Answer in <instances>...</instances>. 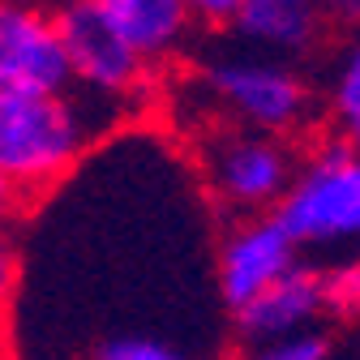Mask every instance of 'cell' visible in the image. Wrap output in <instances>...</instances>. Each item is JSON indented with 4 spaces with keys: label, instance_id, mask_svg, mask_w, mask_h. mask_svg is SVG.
<instances>
[{
    "label": "cell",
    "instance_id": "cell-11",
    "mask_svg": "<svg viewBox=\"0 0 360 360\" xmlns=\"http://www.w3.org/2000/svg\"><path fill=\"white\" fill-rule=\"evenodd\" d=\"M326 120L335 138L360 150V30L339 48L326 73Z\"/></svg>",
    "mask_w": 360,
    "mask_h": 360
},
{
    "label": "cell",
    "instance_id": "cell-8",
    "mask_svg": "<svg viewBox=\"0 0 360 360\" xmlns=\"http://www.w3.org/2000/svg\"><path fill=\"white\" fill-rule=\"evenodd\" d=\"M326 313L322 296V270L296 262L288 275H279L266 292H257L249 304H240L232 318L240 330V343H266V339H288L318 330V318Z\"/></svg>",
    "mask_w": 360,
    "mask_h": 360
},
{
    "label": "cell",
    "instance_id": "cell-12",
    "mask_svg": "<svg viewBox=\"0 0 360 360\" xmlns=\"http://www.w3.org/2000/svg\"><path fill=\"white\" fill-rule=\"evenodd\" d=\"M90 360H198V356L189 347H180L176 339L146 335V330H124V335L99 339Z\"/></svg>",
    "mask_w": 360,
    "mask_h": 360
},
{
    "label": "cell",
    "instance_id": "cell-18",
    "mask_svg": "<svg viewBox=\"0 0 360 360\" xmlns=\"http://www.w3.org/2000/svg\"><path fill=\"white\" fill-rule=\"evenodd\" d=\"M18 210H22V198H18V193L5 185V176H0V228H9Z\"/></svg>",
    "mask_w": 360,
    "mask_h": 360
},
{
    "label": "cell",
    "instance_id": "cell-17",
    "mask_svg": "<svg viewBox=\"0 0 360 360\" xmlns=\"http://www.w3.org/2000/svg\"><path fill=\"white\" fill-rule=\"evenodd\" d=\"M326 26H343V30H360V0H322Z\"/></svg>",
    "mask_w": 360,
    "mask_h": 360
},
{
    "label": "cell",
    "instance_id": "cell-19",
    "mask_svg": "<svg viewBox=\"0 0 360 360\" xmlns=\"http://www.w3.org/2000/svg\"><path fill=\"white\" fill-rule=\"evenodd\" d=\"M0 313H5V309H0ZM0 347H5V318H0Z\"/></svg>",
    "mask_w": 360,
    "mask_h": 360
},
{
    "label": "cell",
    "instance_id": "cell-2",
    "mask_svg": "<svg viewBox=\"0 0 360 360\" xmlns=\"http://www.w3.org/2000/svg\"><path fill=\"white\" fill-rule=\"evenodd\" d=\"M202 95L223 124L292 138L313 120V90L296 65L249 48L219 52L202 65Z\"/></svg>",
    "mask_w": 360,
    "mask_h": 360
},
{
    "label": "cell",
    "instance_id": "cell-1",
    "mask_svg": "<svg viewBox=\"0 0 360 360\" xmlns=\"http://www.w3.org/2000/svg\"><path fill=\"white\" fill-rule=\"evenodd\" d=\"M103 99L90 103L69 95H22L0 90V176L26 202L34 193H48L52 185L82 163L99 133Z\"/></svg>",
    "mask_w": 360,
    "mask_h": 360
},
{
    "label": "cell",
    "instance_id": "cell-3",
    "mask_svg": "<svg viewBox=\"0 0 360 360\" xmlns=\"http://www.w3.org/2000/svg\"><path fill=\"white\" fill-rule=\"evenodd\" d=\"M296 249L360 253V150L326 138L296 163V176L275 210Z\"/></svg>",
    "mask_w": 360,
    "mask_h": 360
},
{
    "label": "cell",
    "instance_id": "cell-16",
    "mask_svg": "<svg viewBox=\"0 0 360 360\" xmlns=\"http://www.w3.org/2000/svg\"><path fill=\"white\" fill-rule=\"evenodd\" d=\"M185 5V13L202 26H232L236 9L245 5V0H180Z\"/></svg>",
    "mask_w": 360,
    "mask_h": 360
},
{
    "label": "cell",
    "instance_id": "cell-9",
    "mask_svg": "<svg viewBox=\"0 0 360 360\" xmlns=\"http://www.w3.org/2000/svg\"><path fill=\"white\" fill-rule=\"evenodd\" d=\"M228 30L240 48L292 65L322 43L326 13L322 0H245Z\"/></svg>",
    "mask_w": 360,
    "mask_h": 360
},
{
    "label": "cell",
    "instance_id": "cell-14",
    "mask_svg": "<svg viewBox=\"0 0 360 360\" xmlns=\"http://www.w3.org/2000/svg\"><path fill=\"white\" fill-rule=\"evenodd\" d=\"M240 360H330V343L322 330H304V335H288V339L249 343L240 352Z\"/></svg>",
    "mask_w": 360,
    "mask_h": 360
},
{
    "label": "cell",
    "instance_id": "cell-13",
    "mask_svg": "<svg viewBox=\"0 0 360 360\" xmlns=\"http://www.w3.org/2000/svg\"><path fill=\"white\" fill-rule=\"evenodd\" d=\"M322 296L335 318H360V253H347L322 270Z\"/></svg>",
    "mask_w": 360,
    "mask_h": 360
},
{
    "label": "cell",
    "instance_id": "cell-10",
    "mask_svg": "<svg viewBox=\"0 0 360 360\" xmlns=\"http://www.w3.org/2000/svg\"><path fill=\"white\" fill-rule=\"evenodd\" d=\"M95 9L146 65L176 56L189 43L193 18L180 0H90Z\"/></svg>",
    "mask_w": 360,
    "mask_h": 360
},
{
    "label": "cell",
    "instance_id": "cell-6",
    "mask_svg": "<svg viewBox=\"0 0 360 360\" xmlns=\"http://www.w3.org/2000/svg\"><path fill=\"white\" fill-rule=\"evenodd\" d=\"M0 90H22V95L73 90L56 13L30 0H0Z\"/></svg>",
    "mask_w": 360,
    "mask_h": 360
},
{
    "label": "cell",
    "instance_id": "cell-5",
    "mask_svg": "<svg viewBox=\"0 0 360 360\" xmlns=\"http://www.w3.org/2000/svg\"><path fill=\"white\" fill-rule=\"evenodd\" d=\"M56 30H60V48L69 60L73 90H86L90 99H103V103H124L129 95L142 90L150 65L90 9V0L60 5Z\"/></svg>",
    "mask_w": 360,
    "mask_h": 360
},
{
    "label": "cell",
    "instance_id": "cell-15",
    "mask_svg": "<svg viewBox=\"0 0 360 360\" xmlns=\"http://www.w3.org/2000/svg\"><path fill=\"white\" fill-rule=\"evenodd\" d=\"M22 283V257H18V245H13V232L0 228V309L13 300Z\"/></svg>",
    "mask_w": 360,
    "mask_h": 360
},
{
    "label": "cell",
    "instance_id": "cell-7",
    "mask_svg": "<svg viewBox=\"0 0 360 360\" xmlns=\"http://www.w3.org/2000/svg\"><path fill=\"white\" fill-rule=\"evenodd\" d=\"M296 262H300V249L275 214L232 219V228L223 232L219 253H214V283H219L223 304L236 313L279 275H288Z\"/></svg>",
    "mask_w": 360,
    "mask_h": 360
},
{
    "label": "cell",
    "instance_id": "cell-4",
    "mask_svg": "<svg viewBox=\"0 0 360 360\" xmlns=\"http://www.w3.org/2000/svg\"><path fill=\"white\" fill-rule=\"evenodd\" d=\"M296 150L288 138L270 133L236 129V124H214L198 142V167L210 198L228 210L232 219L253 214H275L292 176H296Z\"/></svg>",
    "mask_w": 360,
    "mask_h": 360
}]
</instances>
